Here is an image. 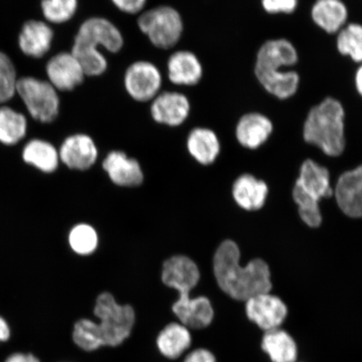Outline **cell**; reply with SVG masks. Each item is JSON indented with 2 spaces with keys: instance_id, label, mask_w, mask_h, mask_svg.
<instances>
[{
  "instance_id": "6da1fadb",
  "label": "cell",
  "mask_w": 362,
  "mask_h": 362,
  "mask_svg": "<svg viewBox=\"0 0 362 362\" xmlns=\"http://www.w3.org/2000/svg\"><path fill=\"white\" fill-rule=\"evenodd\" d=\"M161 279L165 286L178 292L171 310L179 322L194 330L209 327L215 317L211 300L206 296L191 297L201 279L196 262L184 255L171 257L163 264Z\"/></svg>"
},
{
  "instance_id": "7a4b0ae2",
  "label": "cell",
  "mask_w": 362,
  "mask_h": 362,
  "mask_svg": "<svg viewBox=\"0 0 362 362\" xmlns=\"http://www.w3.org/2000/svg\"><path fill=\"white\" fill-rule=\"evenodd\" d=\"M240 250L232 240H226L216 249L214 270L218 286L235 300L246 302L257 294L269 293L271 273L267 262L261 259L240 266Z\"/></svg>"
},
{
  "instance_id": "3957f363",
  "label": "cell",
  "mask_w": 362,
  "mask_h": 362,
  "mask_svg": "<svg viewBox=\"0 0 362 362\" xmlns=\"http://www.w3.org/2000/svg\"><path fill=\"white\" fill-rule=\"evenodd\" d=\"M296 48L285 39L270 40L257 55L255 74L267 92L279 99H287L297 93L300 76L294 71H284L298 62Z\"/></svg>"
},
{
  "instance_id": "277c9868",
  "label": "cell",
  "mask_w": 362,
  "mask_h": 362,
  "mask_svg": "<svg viewBox=\"0 0 362 362\" xmlns=\"http://www.w3.org/2000/svg\"><path fill=\"white\" fill-rule=\"evenodd\" d=\"M345 110L336 98H327L308 113L304 139L325 155L337 157L346 147Z\"/></svg>"
},
{
  "instance_id": "5b68a950",
  "label": "cell",
  "mask_w": 362,
  "mask_h": 362,
  "mask_svg": "<svg viewBox=\"0 0 362 362\" xmlns=\"http://www.w3.org/2000/svg\"><path fill=\"white\" fill-rule=\"evenodd\" d=\"M332 196L329 170L311 160L303 163L300 177L293 189V198L302 221L310 228H319L322 223L319 202Z\"/></svg>"
},
{
  "instance_id": "8992f818",
  "label": "cell",
  "mask_w": 362,
  "mask_h": 362,
  "mask_svg": "<svg viewBox=\"0 0 362 362\" xmlns=\"http://www.w3.org/2000/svg\"><path fill=\"white\" fill-rule=\"evenodd\" d=\"M93 314L103 347H119L132 334L136 323L134 307L119 304L111 293L99 294Z\"/></svg>"
},
{
  "instance_id": "52a82bcc",
  "label": "cell",
  "mask_w": 362,
  "mask_h": 362,
  "mask_svg": "<svg viewBox=\"0 0 362 362\" xmlns=\"http://www.w3.org/2000/svg\"><path fill=\"white\" fill-rule=\"evenodd\" d=\"M137 24L153 47L161 49L175 47L182 37L185 29L180 13L169 6L144 11L140 13Z\"/></svg>"
},
{
  "instance_id": "ba28073f",
  "label": "cell",
  "mask_w": 362,
  "mask_h": 362,
  "mask_svg": "<svg viewBox=\"0 0 362 362\" xmlns=\"http://www.w3.org/2000/svg\"><path fill=\"white\" fill-rule=\"evenodd\" d=\"M16 93L31 117L42 124L57 119L60 112L58 90L47 81L25 76L17 81Z\"/></svg>"
},
{
  "instance_id": "9c48e42d",
  "label": "cell",
  "mask_w": 362,
  "mask_h": 362,
  "mask_svg": "<svg viewBox=\"0 0 362 362\" xmlns=\"http://www.w3.org/2000/svg\"><path fill=\"white\" fill-rule=\"evenodd\" d=\"M124 86L133 100L151 103L161 93L163 76L160 68L146 60L131 63L124 72Z\"/></svg>"
},
{
  "instance_id": "30bf717a",
  "label": "cell",
  "mask_w": 362,
  "mask_h": 362,
  "mask_svg": "<svg viewBox=\"0 0 362 362\" xmlns=\"http://www.w3.org/2000/svg\"><path fill=\"white\" fill-rule=\"evenodd\" d=\"M74 43L115 54L124 48V37L115 23L107 18L93 16L80 25Z\"/></svg>"
},
{
  "instance_id": "8fae6325",
  "label": "cell",
  "mask_w": 362,
  "mask_h": 362,
  "mask_svg": "<svg viewBox=\"0 0 362 362\" xmlns=\"http://www.w3.org/2000/svg\"><path fill=\"white\" fill-rule=\"evenodd\" d=\"M247 319L264 332L281 328L288 316V308L281 298L269 293L257 294L246 301Z\"/></svg>"
},
{
  "instance_id": "7c38bea8",
  "label": "cell",
  "mask_w": 362,
  "mask_h": 362,
  "mask_svg": "<svg viewBox=\"0 0 362 362\" xmlns=\"http://www.w3.org/2000/svg\"><path fill=\"white\" fill-rule=\"evenodd\" d=\"M149 110L156 123L175 128L188 119L192 104L187 95L177 90H165L153 99Z\"/></svg>"
},
{
  "instance_id": "4fadbf2b",
  "label": "cell",
  "mask_w": 362,
  "mask_h": 362,
  "mask_svg": "<svg viewBox=\"0 0 362 362\" xmlns=\"http://www.w3.org/2000/svg\"><path fill=\"white\" fill-rule=\"evenodd\" d=\"M47 74L49 83L58 92H71L83 83L85 72L78 59L71 52H62L49 59Z\"/></svg>"
},
{
  "instance_id": "5bb4252c",
  "label": "cell",
  "mask_w": 362,
  "mask_h": 362,
  "mask_svg": "<svg viewBox=\"0 0 362 362\" xmlns=\"http://www.w3.org/2000/svg\"><path fill=\"white\" fill-rule=\"evenodd\" d=\"M58 151L62 164L74 170L90 169L98 157L96 144L92 137L85 134L68 136Z\"/></svg>"
},
{
  "instance_id": "9a60e30c",
  "label": "cell",
  "mask_w": 362,
  "mask_h": 362,
  "mask_svg": "<svg viewBox=\"0 0 362 362\" xmlns=\"http://www.w3.org/2000/svg\"><path fill=\"white\" fill-rule=\"evenodd\" d=\"M203 66L200 59L188 49L172 53L167 61V76L172 84L194 87L202 79Z\"/></svg>"
},
{
  "instance_id": "2e32d148",
  "label": "cell",
  "mask_w": 362,
  "mask_h": 362,
  "mask_svg": "<svg viewBox=\"0 0 362 362\" xmlns=\"http://www.w3.org/2000/svg\"><path fill=\"white\" fill-rule=\"evenodd\" d=\"M103 168L113 184L121 187H136L144 181L141 165L137 160L129 158L123 151H113L107 153Z\"/></svg>"
},
{
  "instance_id": "e0dca14e",
  "label": "cell",
  "mask_w": 362,
  "mask_h": 362,
  "mask_svg": "<svg viewBox=\"0 0 362 362\" xmlns=\"http://www.w3.org/2000/svg\"><path fill=\"white\" fill-rule=\"evenodd\" d=\"M334 194L344 214L351 218H361L362 165L339 176Z\"/></svg>"
},
{
  "instance_id": "ac0fdd59",
  "label": "cell",
  "mask_w": 362,
  "mask_h": 362,
  "mask_svg": "<svg viewBox=\"0 0 362 362\" xmlns=\"http://www.w3.org/2000/svg\"><path fill=\"white\" fill-rule=\"evenodd\" d=\"M156 344L157 350L165 358L177 360L192 345L191 329L179 321L170 322L158 332Z\"/></svg>"
},
{
  "instance_id": "d6986e66",
  "label": "cell",
  "mask_w": 362,
  "mask_h": 362,
  "mask_svg": "<svg viewBox=\"0 0 362 362\" xmlns=\"http://www.w3.org/2000/svg\"><path fill=\"white\" fill-rule=\"evenodd\" d=\"M54 31L47 23L29 21L25 23L19 35V45L25 55L42 58L52 48Z\"/></svg>"
},
{
  "instance_id": "ffe728a7",
  "label": "cell",
  "mask_w": 362,
  "mask_h": 362,
  "mask_svg": "<svg viewBox=\"0 0 362 362\" xmlns=\"http://www.w3.org/2000/svg\"><path fill=\"white\" fill-rule=\"evenodd\" d=\"M273 129V124L268 117L259 112L247 113L238 121L236 137L242 146L255 149L269 139Z\"/></svg>"
},
{
  "instance_id": "44dd1931",
  "label": "cell",
  "mask_w": 362,
  "mask_h": 362,
  "mask_svg": "<svg viewBox=\"0 0 362 362\" xmlns=\"http://www.w3.org/2000/svg\"><path fill=\"white\" fill-rule=\"evenodd\" d=\"M21 158L25 165L45 175L55 173L61 162L58 149L42 139L29 140L22 149Z\"/></svg>"
},
{
  "instance_id": "7402d4cb",
  "label": "cell",
  "mask_w": 362,
  "mask_h": 362,
  "mask_svg": "<svg viewBox=\"0 0 362 362\" xmlns=\"http://www.w3.org/2000/svg\"><path fill=\"white\" fill-rule=\"evenodd\" d=\"M269 187L264 181L252 175L240 176L233 184V196L240 207L246 211H257L264 206Z\"/></svg>"
},
{
  "instance_id": "603a6c76",
  "label": "cell",
  "mask_w": 362,
  "mask_h": 362,
  "mask_svg": "<svg viewBox=\"0 0 362 362\" xmlns=\"http://www.w3.org/2000/svg\"><path fill=\"white\" fill-rule=\"evenodd\" d=\"M187 146L189 155L203 165L214 164L221 151L219 139L214 131L203 127L189 132Z\"/></svg>"
},
{
  "instance_id": "cb8c5ba5",
  "label": "cell",
  "mask_w": 362,
  "mask_h": 362,
  "mask_svg": "<svg viewBox=\"0 0 362 362\" xmlns=\"http://www.w3.org/2000/svg\"><path fill=\"white\" fill-rule=\"evenodd\" d=\"M312 19L325 33H339L348 19V11L341 0H316L311 11Z\"/></svg>"
},
{
  "instance_id": "d4e9b609",
  "label": "cell",
  "mask_w": 362,
  "mask_h": 362,
  "mask_svg": "<svg viewBox=\"0 0 362 362\" xmlns=\"http://www.w3.org/2000/svg\"><path fill=\"white\" fill-rule=\"evenodd\" d=\"M262 349L272 362H296L298 346L287 332L278 328L264 332L262 339Z\"/></svg>"
},
{
  "instance_id": "484cf974",
  "label": "cell",
  "mask_w": 362,
  "mask_h": 362,
  "mask_svg": "<svg viewBox=\"0 0 362 362\" xmlns=\"http://www.w3.org/2000/svg\"><path fill=\"white\" fill-rule=\"evenodd\" d=\"M26 117L10 107H0V143L13 146L24 139L27 134Z\"/></svg>"
},
{
  "instance_id": "4316f807",
  "label": "cell",
  "mask_w": 362,
  "mask_h": 362,
  "mask_svg": "<svg viewBox=\"0 0 362 362\" xmlns=\"http://www.w3.org/2000/svg\"><path fill=\"white\" fill-rule=\"evenodd\" d=\"M71 52L78 59L86 76L96 78L107 71V59L100 49L89 47L87 45L74 44Z\"/></svg>"
},
{
  "instance_id": "83f0119b",
  "label": "cell",
  "mask_w": 362,
  "mask_h": 362,
  "mask_svg": "<svg viewBox=\"0 0 362 362\" xmlns=\"http://www.w3.org/2000/svg\"><path fill=\"white\" fill-rule=\"evenodd\" d=\"M68 243L76 255H92L98 245V236L92 226L86 223L76 225L68 234Z\"/></svg>"
},
{
  "instance_id": "f1b7e54d",
  "label": "cell",
  "mask_w": 362,
  "mask_h": 362,
  "mask_svg": "<svg viewBox=\"0 0 362 362\" xmlns=\"http://www.w3.org/2000/svg\"><path fill=\"white\" fill-rule=\"evenodd\" d=\"M337 49L341 55L362 63V25L352 23L339 30Z\"/></svg>"
},
{
  "instance_id": "f546056e",
  "label": "cell",
  "mask_w": 362,
  "mask_h": 362,
  "mask_svg": "<svg viewBox=\"0 0 362 362\" xmlns=\"http://www.w3.org/2000/svg\"><path fill=\"white\" fill-rule=\"evenodd\" d=\"M72 339L76 346L86 352L96 351L103 348L96 329V321L80 319L74 325Z\"/></svg>"
},
{
  "instance_id": "4dcf8cb0",
  "label": "cell",
  "mask_w": 362,
  "mask_h": 362,
  "mask_svg": "<svg viewBox=\"0 0 362 362\" xmlns=\"http://www.w3.org/2000/svg\"><path fill=\"white\" fill-rule=\"evenodd\" d=\"M42 8L45 19L52 24H63L76 15L78 0H42Z\"/></svg>"
},
{
  "instance_id": "1f68e13d",
  "label": "cell",
  "mask_w": 362,
  "mask_h": 362,
  "mask_svg": "<svg viewBox=\"0 0 362 362\" xmlns=\"http://www.w3.org/2000/svg\"><path fill=\"white\" fill-rule=\"evenodd\" d=\"M16 67L6 53L0 52V103H6L16 93Z\"/></svg>"
},
{
  "instance_id": "d6a6232c",
  "label": "cell",
  "mask_w": 362,
  "mask_h": 362,
  "mask_svg": "<svg viewBox=\"0 0 362 362\" xmlns=\"http://www.w3.org/2000/svg\"><path fill=\"white\" fill-rule=\"evenodd\" d=\"M262 7L270 13H292L298 6V0H262Z\"/></svg>"
},
{
  "instance_id": "836d02e7",
  "label": "cell",
  "mask_w": 362,
  "mask_h": 362,
  "mask_svg": "<svg viewBox=\"0 0 362 362\" xmlns=\"http://www.w3.org/2000/svg\"><path fill=\"white\" fill-rule=\"evenodd\" d=\"M148 0H111L117 10L127 15H138L144 11Z\"/></svg>"
},
{
  "instance_id": "e575fe53",
  "label": "cell",
  "mask_w": 362,
  "mask_h": 362,
  "mask_svg": "<svg viewBox=\"0 0 362 362\" xmlns=\"http://www.w3.org/2000/svg\"><path fill=\"white\" fill-rule=\"evenodd\" d=\"M183 362H217L216 356L206 348H197L188 353Z\"/></svg>"
},
{
  "instance_id": "d590c367",
  "label": "cell",
  "mask_w": 362,
  "mask_h": 362,
  "mask_svg": "<svg viewBox=\"0 0 362 362\" xmlns=\"http://www.w3.org/2000/svg\"><path fill=\"white\" fill-rule=\"evenodd\" d=\"M6 362H40L37 357L33 354L25 353H15L8 356Z\"/></svg>"
},
{
  "instance_id": "8d00e7d4",
  "label": "cell",
  "mask_w": 362,
  "mask_h": 362,
  "mask_svg": "<svg viewBox=\"0 0 362 362\" xmlns=\"http://www.w3.org/2000/svg\"><path fill=\"white\" fill-rule=\"evenodd\" d=\"M11 337V328L7 321L0 316V342L7 341Z\"/></svg>"
},
{
  "instance_id": "74e56055",
  "label": "cell",
  "mask_w": 362,
  "mask_h": 362,
  "mask_svg": "<svg viewBox=\"0 0 362 362\" xmlns=\"http://www.w3.org/2000/svg\"><path fill=\"white\" fill-rule=\"evenodd\" d=\"M356 88L357 92L362 97V63L356 74Z\"/></svg>"
}]
</instances>
